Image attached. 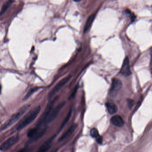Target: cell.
<instances>
[{"label":"cell","mask_w":152,"mask_h":152,"mask_svg":"<svg viewBox=\"0 0 152 152\" xmlns=\"http://www.w3.org/2000/svg\"><path fill=\"white\" fill-rule=\"evenodd\" d=\"M90 135L92 137L96 138V139L100 136L98 130L94 128L91 129V131H90Z\"/></svg>","instance_id":"2e32d148"},{"label":"cell","mask_w":152,"mask_h":152,"mask_svg":"<svg viewBox=\"0 0 152 152\" xmlns=\"http://www.w3.org/2000/svg\"><path fill=\"white\" fill-rule=\"evenodd\" d=\"M53 139V137H51L46 141L38 149L37 152H46L50 149L51 144Z\"/></svg>","instance_id":"30bf717a"},{"label":"cell","mask_w":152,"mask_h":152,"mask_svg":"<svg viewBox=\"0 0 152 152\" xmlns=\"http://www.w3.org/2000/svg\"><path fill=\"white\" fill-rule=\"evenodd\" d=\"M151 65H152V50L151 51Z\"/></svg>","instance_id":"ffe728a7"},{"label":"cell","mask_w":152,"mask_h":152,"mask_svg":"<svg viewBox=\"0 0 152 152\" xmlns=\"http://www.w3.org/2000/svg\"><path fill=\"white\" fill-rule=\"evenodd\" d=\"M71 78V76H68L66 77L65 78L63 79L62 80L60 81L53 88V89L51 91L50 93L49 94L48 96V99L49 100L51 99L69 81V80Z\"/></svg>","instance_id":"3957f363"},{"label":"cell","mask_w":152,"mask_h":152,"mask_svg":"<svg viewBox=\"0 0 152 152\" xmlns=\"http://www.w3.org/2000/svg\"><path fill=\"white\" fill-rule=\"evenodd\" d=\"M65 104V102L61 103L59 105H58L57 107H55L53 110L52 109L51 112L50 113L49 117H48V119H47L46 123H50V122L52 121L57 117L60 111L63 108Z\"/></svg>","instance_id":"8992f818"},{"label":"cell","mask_w":152,"mask_h":152,"mask_svg":"<svg viewBox=\"0 0 152 152\" xmlns=\"http://www.w3.org/2000/svg\"><path fill=\"white\" fill-rule=\"evenodd\" d=\"M120 73L122 75L125 77H128L131 75V71L129 67V60L127 57L125 58L123 61Z\"/></svg>","instance_id":"52a82bcc"},{"label":"cell","mask_w":152,"mask_h":152,"mask_svg":"<svg viewBox=\"0 0 152 152\" xmlns=\"http://www.w3.org/2000/svg\"><path fill=\"white\" fill-rule=\"evenodd\" d=\"M122 87V82L118 79L114 78L112 80L110 94L111 96L115 97Z\"/></svg>","instance_id":"277c9868"},{"label":"cell","mask_w":152,"mask_h":152,"mask_svg":"<svg viewBox=\"0 0 152 152\" xmlns=\"http://www.w3.org/2000/svg\"><path fill=\"white\" fill-rule=\"evenodd\" d=\"M128 105L130 109H132V107L134 104V101L131 99H128L127 100Z\"/></svg>","instance_id":"e0dca14e"},{"label":"cell","mask_w":152,"mask_h":152,"mask_svg":"<svg viewBox=\"0 0 152 152\" xmlns=\"http://www.w3.org/2000/svg\"><path fill=\"white\" fill-rule=\"evenodd\" d=\"M40 88L39 87H35L33 88H31L30 90L28 91V92L27 93L26 95L24 96V99L23 100H26L27 99H28L32 94L35 92H36Z\"/></svg>","instance_id":"5bb4252c"},{"label":"cell","mask_w":152,"mask_h":152,"mask_svg":"<svg viewBox=\"0 0 152 152\" xmlns=\"http://www.w3.org/2000/svg\"><path fill=\"white\" fill-rule=\"evenodd\" d=\"M17 152H26V149L24 148V149H21V150H20L19 151Z\"/></svg>","instance_id":"d6986e66"},{"label":"cell","mask_w":152,"mask_h":152,"mask_svg":"<svg viewBox=\"0 0 152 152\" xmlns=\"http://www.w3.org/2000/svg\"><path fill=\"white\" fill-rule=\"evenodd\" d=\"M96 142H97L98 143L101 144H102V137L100 136H99L98 137H97V138H96Z\"/></svg>","instance_id":"ac0fdd59"},{"label":"cell","mask_w":152,"mask_h":152,"mask_svg":"<svg viewBox=\"0 0 152 152\" xmlns=\"http://www.w3.org/2000/svg\"><path fill=\"white\" fill-rule=\"evenodd\" d=\"M110 121L113 125L118 127H122L124 125L123 118L119 115H115L111 119Z\"/></svg>","instance_id":"ba28073f"},{"label":"cell","mask_w":152,"mask_h":152,"mask_svg":"<svg viewBox=\"0 0 152 152\" xmlns=\"http://www.w3.org/2000/svg\"><path fill=\"white\" fill-rule=\"evenodd\" d=\"M77 127V124H75L72 125V126L67 129V130L61 136V137H60L59 139V141L61 142V141H63L64 139H66V138H67L69 137L70 136L74 133Z\"/></svg>","instance_id":"9c48e42d"},{"label":"cell","mask_w":152,"mask_h":152,"mask_svg":"<svg viewBox=\"0 0 152 152\" xmlns=\"http://www.w3.org/2000/svg\"><path fill=\"white\" fill-rule=\"evenodd\" d=\"M1 86H0V94H1Z\"/></svg>","instance_id":"603a6c76"},{"label":"cell","mask_w":152,"mask_h":152,"mask_svg":"<svg viewBox=\"0 0 152 152\" xmlns=\"http://www.w3.org/2000/svg\"><path fill=\"white\" fill-rule=\"evenodd\" d=\"M41 109L40 106H37L29 112L17 125L16 127L17 131L22 130L32 123L38 116Z\"/></svg>","instance_id":"6da1fadb"},{"label":"cell","mask_w":152,"mask_h":152,"mask_svg":"<svg viewBox=\"0 0 152 152\" xmlns=\"http://www.w3.org/2000/svg\"><path fill=\"white\" fill-rule=\"evenodd\" d=\"M74 1L76 2H79L81 0H74Z\"/></svg>","instance_id":"44dd1931"},{"label":"cell","mask_w":152,"mask_h":152,"mask_svg":"<svg viewBox=\"0 0 152 152\" xmlns=\"http://www.w3.org/2000/svg\"><path fill=\"white\" fill-rule=\"evenodd\" d=\"M106 107L107 110L110 114H113L116 113L118 111V107L113 102H108L106 104Z\"/></svg>","instance_id":"8fae6325"},{"label":"cell","mask_w":152,"mask_h":152,"mask_svg":"<svg viewBox=\"0 0 152 152\" xmlns=\"http://www.w3.org/2000/svg\"><path fill=\"white\" fill-rule=\"evenodd\" d=\"M57 151H58V150H54V151H52L51 152H57Z\"/></svg>","instance_id":"7402d4cb"},{"label":"cell","mask_w":152,"mask_h":152,"mask_svg":"<svg viewBox=\"0 0 152 152\" xmlns=\"http://www.w3.org/2000/svg\"><path fill=\"white\" fill-rule=\"evenodd\" d=\"M19 139V137L18 135L13 136L10 137L1 145L0 146V151H5L9 150L10 147L18 142Z\"/></svg>","instance_id":"5b68a950"},{"label":"cell","mask_w":152,"mask_h":152,"mask_svg":"<svg viewBox=\"0 0 152 152\" xmlns=\"http://www.w3.org/2000/svg\"><path fill=\"white\" fill-rule=\"evenodd\" d=\"M13 2V0H9V1H7L4 4L2 8L1 9V11H0V16L4 14V12L9 9L10 6L12 4Z\"/></svg>","instance_id":"4fadbf2b"},{"label":"cell","mask_w":152,"mask_h":152,"mask_svg":"<svg viewBox=\"0 0 152 152\" xmlns=\"http://www.w3.org/2000/svg\"><path fill=\"white\" fill-rule=\"evenodd\" d=\"M71 114H72V110H70V111L69 112L67 115L66 117V118L64 120V121L62 122V124H61V126L60 127V130H61L64 127L66 124L69 121V119H70V117L71 116Z\"/></svg>","instance_id":"9a60e30c"},{"label":"cell","mask_w":152,"mask_h":152,"mask_svg":"<svg viewBox=\"0 0 152 152\" xmlns=\"http://www.w3.org/2000/svg\"><path fill=\"white\" fill-rule=\"evenodd\" d=\"M95 17V15L94 14H92L91 16H89V18H88L87 20L86 25H85V27H84V33L87 32L88 29L91 27L92 23H93L94 19Z\"/></svg>","instance_id":"7c38bea8"},{"label":"cell","mask_w":152,"mask_h":152,"mask_svg":"<svg viewBox=\"0 0 152 152\" xmlns=\"http://www.w3.org/2000/svg\"><path fill=\"white\" fill-rule=\"evenodd\" d=\"M30 104H26L24 105L20 108L16 113H14L12 116L2 126L1 130H4L9 128L10 126H12L16 123L23 115L24 113L30 108Z\"/></svg>","instance_id":"7a4b0ae2"}]
</instances>
